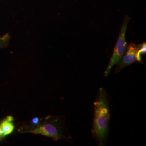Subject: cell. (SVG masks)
I'll list each match as a JSON object with an SVG mask.
<instances>
[{
    "label": "cell",
    "mask_w": 146,
    "mask_h": 146,
    "mask_svg": "<svg viewBox=\"0 0 146 146\" xmlns=\"http://www.w3.org/2000/svg\"><path fill=\"white\" fill-rule=\"evenodd\" d=\"M107 96L102 87L99 89L97 100L94 103L93 133L100 145H103L108 132L110 115Z\"/></svg>",
    "instance_id": "6da1fadb"
},
{
    "label": "cell",
    "mask_w": 146,
    "mask_h": 146,
    "mask_svg": "<svg viewBox=\"0 0 146 146\" xmlns=\"http://www.w3.org/2000/svg\"><path fill=\"white\" fill-rule=\"evenodd\" d=\"M130 19V18L127 16H125L124 18L119 35L115 45L113 54L110 60L109 64L105 72V76L106 77L108 75L112 67L119 62L125 52L127 45L125 40L126 32L128 24Z\"/></svg>",
    "instance_id": "7a4b0ae2"
},
{
    "label": "cell",
    "mask_w": 146,
    "mask_h": 146,
    "mask_svg": "<svg viewBox=\"0 0 146 146\" xmlns=\"http://www.w3.org/2000/svg\"><path fill=\"white\" fill-rule=\"evenodd\" d=\"M140 44L136 45L131 43L126 46L125 52L121 60L117 63L116 73H117L123 68L131 65L136 61L141 62V59L138 56V50Z\"/></svg>",
    "instance_id": "3957f363"
},
{
    "label": "cell",
    "mask_w": 146,
    "mask_h": 146,
    "mask_svg": "<svg viewBox=\"0 0 146 146\" xmlns=\"http://www.w3.org/2000/svg\"><path fill=\"white\" fill-rule=\"evenodd\" d=\"M26 132L50 137L54 141L60 139L62 136L59 128L55 125L51 123H47Z\"/></svg>",
    "instance_id": "277c9868"
},
{
    "label": "cell",
    "mask_w": 146,
    "mask_h": 146,
    "mask_svg": "<svg viewBox=\"0 0 146 146\" xmlns=\"http://www.w3.org/2000/svg\"><path fill=\"white\" fill-rule=\"evenodd\" d=\"M13 121V117L9 116L0 123V139L13 132L14 129Z\"/></svg>",
    "instance_id": "5b68a950"
},
{
    "label": "cell",
    "mask_w": 146,
    "mask_h": 146,
    "mask_svg": "<svg viewBox=\"0 0 146 146\" xmlns=\"http://www.w3.org/2000/svg\"><path fill=\"white\" fill-rule=\"evenodd\" d=\"M11 38V37L9 33L0 36V49L8 46Z\"/></svg>",
    "instance_id": "8992f818"
},
{
    "label": "cell",
    "mask_w": 146,
    "mask_h": 146,
    "mask_svg": "<svg viewBox=\"0 0 146 146\" xmlns=\"http://www.w3.org/2000/svg\"><path fill=\"white\" fill-rule=\"evenodd\" d=\"M39 122V118L37 117H35L33 118L31 120V123L33 125L37 124Z\"/></svg>",
    "instance_id": "52a82bcc"
}]
</instances>
